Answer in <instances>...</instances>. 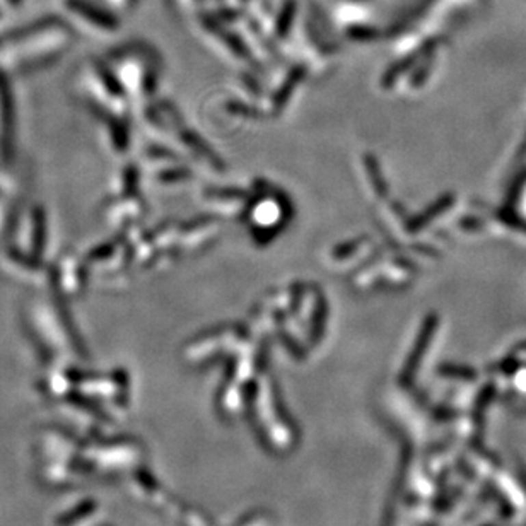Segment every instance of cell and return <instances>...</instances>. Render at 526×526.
<instances>
[{
    "label": "cell",
    "mask_w": 526,
    "mask_h": 526,
    "mask_svg": "<svg viewBox=\"0 0 526 526\" xmlns=\"http://www.w3.org/2000/svg\"><path fill=\"white\" fill-rule=\"evenodd\" d=\"M65 5L72 10V12L79 14L82 19L89 21L94 26L103 27L106 31H115L120 26V21L116 19L115 14L108 12L103 7L94 5L89 0H65Z\"/></svg>",
    "instance_id": "6da1fadb"
},
{
    "label": "cell",
    "mask_w": 526,
    "mask_h": 526,
    "mask_svg": "<svg viewBox=\"0 0 526 526\" xmlns=\"http://www.w3.org/2000/svg\"><path fill=\"white\" fill-rule=\"evenodd\" d=\"M0 116H2L3 146H5L7 154H10L14 140V101L5 77L2 74H0Z\"/></svg>",
    "instance_id": "7a4b0ae2"
},
{
    "label": "cell",
    "mask_w": 526,
    "mask_h": 526,
    "mask_svg": "<svg viewBox=\"0 0 526 526\" xmlns=\"http://www.w3.org/2000/svg\"><path fill=\"white\" fill-rule=\"evenodd\" d=\"M47 241V215L41 207H36L33 212V252L40 257Z\"/></svg>",
    "instance_id": "3957f363"
},
{
    "label": "cell",
    "mask_w": 526,
    "mask_h": 526,
    "mask_svg": "<svg viewBox=\"0 0 526 526\" xmlns=\"http://www.w3.org/2000/svg\"><path fill=\"white\" fill-rule=\"evenodd\" d=\"M96 68H98V75L101 77V81L105 82V88L108 89L111 94H122V88H120L115 74L103 64H96Z\"/></svg>",
    "instance_id": "277c9868"
},
{
    "label": "cell",
    "mask_w": 526,
    "mask_h": 526,
    "mask_svg": "<svg viewBox=\"0 0 526 526\" xmlns=\"http://www.w3.org/2000/svg\"><path fill=\"white\" fill-rule=\"evenodd\" d=\"M21 2V0H10V3H14V5H17V3H19Z\"/></svg>",
    "instance_id": "5b68a950"
}]
</instances>
